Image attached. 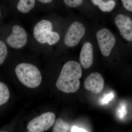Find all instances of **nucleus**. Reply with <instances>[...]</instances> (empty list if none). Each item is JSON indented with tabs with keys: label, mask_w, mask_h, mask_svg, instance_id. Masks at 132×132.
<instances>
[{
	"label": "nucleus",
	"mask_w": 132,
	"mask_h": 132,
	"mask_svg": "<svg viewBox=\"0 0 132 132\" xmlns=\"http://www.w3.org/2000/svg\"><path fill=\"white\" fill-rule=\"evenodd\" d=\"M82 73L80 63L73 60L67 62L62 69L56 82V87L66 93H75L80 86V79Z\"/></svg>",
	"instance_id": "f257e3e1"
},
{
	"label": "nucleus",
	"mask_w": 132,
	"mask_h": 132,
	"mask_svg": "<svg viewBox=\"0 0 132 132\" xmlns=\"http://www.w3.org/2000/svg\"><path fill=\"white\" fill-rule=\"evenodd\" d=\"M92 31L91 22L75 20L68 26L64 38V43L67 47L76 46L88 37Z\"/></svg>",
	"instance_id": "f03ea898"
},
{
	"label": "nucleus",
	"mask_w": 132,
	"mask_h": 132,
	"mask_svg": "<svg viewBox=\"0 0 132 132\" xmlns=\"http://www.w3.org/2000/svg\"><path fill=\"white\" fill-rule=\"evenodd\" d=\"M15 72L20 82L29 88L38 87L42 81L40 71L37 67L32 64H19L15 68Z\"/></svg>",
	"instance_id": "7ed1b4c3"
},
{
	"label": "nucleus",
	"mask_w": 132,
	"mask_h": 132,
	"mask_svg": "<svg viewBox=\"0 0 132 132\" xmlns=\"http://www.w3.org/2000/svg\"><path fill=\"white\" fill-rule=\"evenodd\" d=\"M112 21L123 40L132 43V19L120 9L112 13Z\"/></svg>",
	"instance_id": "20e7f679"
},
{
	"label": "nucleus",
	"mask_w": 132,
	"mask_h": 132,
	"mask_svg": "<svg viewBox=\"0 0 132 132\" xmlns=\"http://www.w3.org/2000/svg\"><path fill=\"white\" fill-rule=\"evenodd\" d=\"M97 46L92 32L83 42L79 56L80 64L82 68L87 69L92 67L94 60L95 47Z\"/></svg>",
	"instance_id": "39448f33"
},
{
	"label": "nucleus",
	"mask_w": 132,
	"mask_h": 132,
	"mask_svg": "<svg viewBox=\"0 0 132 132\" xmlns=\"http://www.w3.org/2000/svg\"><path fill=\"white\" fill-rule=\"evenodd\" d=\"M55 115L52 112H48L33 119L29 123L27 128L31 132H43L47 131L54 125Z\"/></svg>",
	"instance_id": "423d86ee"
},
{
	"label": "nucleus",
	"mask_w": 132,
	"mask_h": 132,
	"mask_svg": "<svg viewBox=\"0 0 132 132\" xmlns=\"http://www.w3.org/2000/svg\"><path fill=\"white\" fill-rule=\"evenodd\" d=\"M27 33L23 28L18 25L13 26L12 33L6 39L7 44L15 49L23 47L27 44Z\"/></svg>",
	"instance_id": "0eeeda50"
},
{
	"label": "nucleus",
	"mask_w": 132,
	"mask_h": 132,
	"mask_svg": "<svg viewBox=\"0 0 132 132\" xmlns=\"http://www.w3.org/2000/svg\"><path fill=\"white\" fill-rule=\"evenodd\" d=\"M53 30L52 22L42 20L37 23L33 29V35L36 41L41 44L47 42V38Z\"/></svg>",
	"instance_id": "6e6552de"
},
{
	"label": "nucleus",
	"mask_w": 132,
	"mask_h": 132,
	"mask_svg": "<svg viewBox=\"0 0 132 132\" xmlns=\"http://www.w3.org/2000/svg\"><path fill=\"white\" fill-rule=\"evenodd\" d=\"M84 86L87 90L98 94L101 93L104 89V79L99 73H92L85 79Z\"/></svg>",
	"instance_id": "1a4fd4ad"
},
{
	"label": "nucleus",
	"mask_w": 132,
	"mask_h": 132,
	"mask_svg": "<svg viewBox=\"0 0 132 132\" xmlns=\"http://www.w3.org/2000/svg\"><path fill=\"white\" fill-rule=\"evenodd\" d=\"M35 3V0H19L16 8L22 13H27L34 8Z\"/></svg>",
	"instance_id": "9d476101"
},
{
	"label": "nucleus",
	"mask_w": 132,
	"mask_h": 132,
	"mask_svg": "<svg viewBox=\"0 0 132 132\" xmlns=\"http://www.w3.org/2000/svg\"><path fill=\"white\" fill-rule=\"evenodd\" d=\"M116 2L115 0L103 1L97 7V9L102 13H112L116 7Z\"/></svg>",
	"instance_id": "9b49d317"
},
{
	"label": "nucleus",
	"mask_w": 132,
	"mask_h": 132,
	"mask_svg": "<svg viewBox=\"0 0 132 132\" xmlns=\"http://www.w3.org/2000/svg\"><path fill=\"white\" fill-rule=\"evenodd\" d=\"M69 128L70 126L68 123L63 120L61 118H59L55 123L53 132H68Z\"/></svg>",
	"instance_id": "f8f14e48"
},
{
	"label": "nucleus",
	"mask_w": 132,
	"mask_h": 132,
	"mask_svg": "<svg viewBox=\"0 0 132 132\" xmlns=\"http://www.w3.org/2000/svg\"><path fill=\"white\" fill-rule=\"evenodd\" d=\"M9 97L10 92L7 87L3 82H0V105L5 104Z\"/></svg>",
	"instance_id": "ddd939ff"
},
{
	"label": "nucleus",
	"mask_w": 132,
	"mask_h": 132,
	"mask_svg": "<svg viewBox=\"0 0 132 132\" xmlns=\"http://www.w3.org/2000/svg\"><path fill=\"white\" fill-rule=\"evenodd\" d=\"M7 48L6 45L2 40L0 41V64L2 65L7 57Z\"/></svg>",
	"instance_id": "4468645a"
},
{
	"label": "nucleus",
	"mask_w": 132,
	"mask_h": 132,
	"mask_svg": "<svg viewBox=\"0 0 132 132\" xmlns=\"http://www.w3.org/2000/svg\"><path fill=\"white\" fill-rule=\"evenodd\" d=\"M60 39V37L59 33L52 31L47 38V43L50 46L54 45L59 42Z\"/></svg>",
	"instance_id": "2eb2a0df"
},
{
	"label": "nucleus",
	"mask_w": 132,
	"mask_h": 132,
	"mask_svg": "<svg viewBox=\"0 0 132 132\" xmlns=\"http://www.w3.org/2000/svg\"><path fill=\"white\" fill-rule=\"evenodd\" d=\"M64 3L68 7L76 8L82 5L84 0H64Z\"/></svg>",
	"instance_id": "dca6fc26"
},
{
	"label": "nucleus",
	"mask_w": 132,
	"mask_h": 132,
	"mask_svg": "<svg viewBox=\"0 0 132 132\" xmlns=\"http://www.w3.org/2000/svg\"><path fill=\"white\" fill-rule=\"evenodd\" d=\"M126 109L125 103L122 102L118 107L116 111V113L118 118L120 119H123L126 114Z\"/></svg>",
	"instance_id": "f3484780"
},
{
	"label": "nucleus",
	"mask_w": 132,
	"mask_h": 132,
	"mask_svg": "<svg viewBox=\"0 0 132 132\" xmlns=\"http://www.w3.org/2000/svg\"><path fill=\"white\" fill-rule=\"evenodd\" d=\"M114 95L113 93H111L104 95V97L101 99L100 103L101 105H105L108 104L109 101L113 98Z\"/></svg>",
	"instance_id": "a211bd4d"
},
{
	"label": "nucleus",
	"mask_w": 132,
	"mask_h": 132,
	"mask_svg": "<svg viewBox=\"0 0 132 132\" xmlns=\"http://www.w3.org/2000/svg\"><path fill=\"white\" fill-rule=\"evenodd\" d=\"M123 8L126 11L132 13V0H120Z\"/></svg>",
	"instance_id": "6ab92c4d"
},
{
	"label": "nucleus",
	"mask_w": 132,
	"mask_h": 132,
	"mask_svg": "<svg viewBox=\"0 0 132 132\" xmlns=\"http://www.w3.org/2000/svg\"><path fill=\"white\" fill-rule=\"evenodd\" d=\"M71 132H85L87 131L85 129H83V128H81L77 127L76 126L73 127L71 128Z\"/></svg>",
	"instance_id": "aec40b11"
},
{
	"label": "nucleus",
	"mask_w": 132,
	"mask_h": 132,
	"mask_svg": "<svg viewBox=\"0 0 132 132\" xmlns=\"http://www.w3.org/2000/svg\"><path fill=\"white\" fill-rule=\"evenodd\" d=\"M90 1L94 6L97 7L99 4L104 0H90Z\"/></svg>",
	"instance_id": "412c9836"
},
{
	"label": "nucleus",
	"mask_w": 132,
	"mask_h": 132,
	"mask_svg": "<svg viewBox=\"0 0 132 132\" xmlns=\"http://www.w3.org/2000/svg\"><path fill=\"white\" fill-rule=\"evenodd\" d=\"M38 1L43 3H49L53 1V0H37Z\"/></svg>",
	"instance_id": "4be33fe9"
}]
</instances>
